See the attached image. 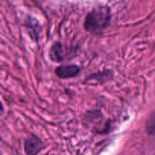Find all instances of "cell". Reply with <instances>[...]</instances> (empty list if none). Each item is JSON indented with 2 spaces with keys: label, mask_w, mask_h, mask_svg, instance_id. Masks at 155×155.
Segmentation results:
<instances>
[{
  "label": "cell",
  "mask_w": 155,
  "mask_h": 155,
  "mask_svg": "<svg viewBox=\"0 0 155 155\" xmlns=\"http://www.w3.org/2000/svg\"><path fill=\"white\" fill-rule=\"evenodd\" d=\"M110 21V9L101 6L94 8L88 14L85 20L84 27L87 31L99 32L108 26Z\"/></svg>",
  "instance_id": "cell-1"
},
{
  "label": "cell",
  "mask_w": 155,
  "mask_h": 155,
  "mask_svg": "<svg viewBox=\"0 0 155 155\" xmlns=\"http://www.w3.org/2000/svg\"><path fill=\"white\" fill-rule=\"evenodd\" d=\"M80 72V68L77 65L60 66L55 70V73L58 77L61 79L71 78L75 77Z\"/></svg>",
  "instance_id": "cell-2"
},
{
  "label": "cell",
  "mask_w": 155,
  "mask_h": 155,
  "mask_svg": "<svg viewBox=\"0 0 155 155\" xmlns=\"http://www.w3.org/2000/svg\"><path fill=\"white\" fill-rule=\"evenodd\" d=\"M24 148H25V151L27 154H37L42 148V142L36 138H29L28 139L26 140Z\"/></svg>",
  "instance_id": "cell-3"
},
{
  "label": "cell",
  "mask_w": 155,
  "mask_h": 155,
  "mask_svg": "<svg viewBox=\"0 0 155 155\" xmlns=\"http://www.w3.org/2000/svg\"><path fill=\"white\" fill-rule=\"evenodd\" d=\"M64 50L63 45L60 42H55L50 49L49 56L50 58L55 62H60L64 58Z\"/></svg>",
  "instance_id": "cell-4"
},
{
  "label": "cell",
  "mask_w": 155,
  "mask_h": 155,
  "mask_svg": "<svg viewBox=\"0 0 155 155\" xmlns=\"http://www.w3.org/2000/svg\"><path fill=\"white\" fill-rule=\"evenodd\" d=\"M145 127L148 134L155 135V110L151 114V116L148 117Z\"/></svg>",
  "instance_id": "cell-5"
}]
</instances>
